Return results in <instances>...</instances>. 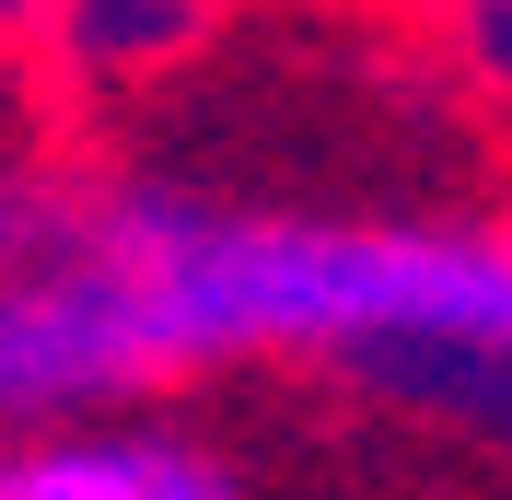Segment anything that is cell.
<instances>
[{
	"label": "cell",
	"mask_w": 512,
	"mask_h": 500,
	"mask_svg": "<svg viewBox=\"0 0 512 500\" xmlns=\"http://www.w3.org/2000/svg\"><path fill=\"white\" fill-rule=\"evenodd\" d=\"M128 384H152V349L105 268V210H59L0 175V419L105 407Z\"/></svg>",
	"instance_id": "obj_2"
},
{
	"label": "cell",
	"mask_w": 512,
	"mask_h": 500,
	"mask_svg": "<svg viewBox=\"0 0 512 500\" xmlns=\"http://www.w3.org/2000/svg\"><path fill=\"white\" fill-rule=\"evenodd\" d=\"M105 268L152 373L210 349H478L512 361V245L361 233V221H222L105 198Z\"/></svg>",
	"instance_id": "obj_1"
},
{
	"label": "cell",
	"mask_w": 512,
	"mask_h": 500,
	"mask_svg": "<svg viewBox=\"0 0 512 500\" xmlns=\"http://www.w3.org/2000/svg\"><path fill=\"white\" fill-rule=\"evenodd\" d=\"M466 12H478V24H489V35H512V0H466Z\"/></svg>",
	"instance_id": "obj_4"
},
{
	"label": "cell",
	"mask_w": 512,
	"mask_h": 500,
	"mask_svg": "<svg viewBox=\"0 0 512 500\" xmlns=\"http://www.w3.org/2000/svg\"><path fill=\"white\" fill-rule=\"evenodd\" d=\"M0 500H233V477L175 431H47L0 454Z\"/></svg>",
	"instance_id": "obj_3"
}]
</instances>
